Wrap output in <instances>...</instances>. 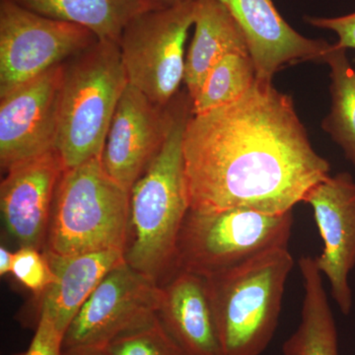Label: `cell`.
Masks as SVG:
<instances>
[{
	"label": "cell",
	"instance_id": "6da1fadb",
	"mask_svg": "<svg viewBox=\"0 0 355 355\" xmlns=\"http://www.w3.org/2000/svg\"><path fill=\"white\" fill-rule=\"evenodd\" d=\"M183 154L190 209L200 211L286 214L331 172L291 96L259 79L237 101L191 114Z\"/></svg>",
	"mask_w": 355,
	"mask_h": 355
},
{
	"label": "cell",
	"instance_id": "7a4b0ae2",
	"mask_svg": "<svg viewBox=\"0 0 355 355\" xmlns=\"http://www.w3.org/2000/svg\"><path fill=\"white\" fill-rule=\"evenodd\" d=\"M167 137L130 191L125 261L158 286L176 272L177 243L189 209L183 139L191 116L190 95L176 96Z\"/></svg>",
	"mask_w": 355,
	"mask_h": 355
},
{
	"label": "cell",
	"instance_id": "3957f363",
	"mask_svg": "<svg viewBox=\"0 0 355 355\" xmlns=\"http://www.w3.org/2000/svg\"><path fill=\"white\" fill-rule=\"evenodd\" d=\"M293 266L288 248H280L205 277L222 355H261L268 349Z\"/></svg>",
	"mask_w": 355,
	"mask_h": 355
},
{
	"label": "cell",
	"instance_id": "277c9868",
	"mask_svg": "<svg viewBox=\"0 0 355 355\" xmlns=\"http://www.w3.org/2000/svg\"><path fill=\"white\" fill-rule=\"evenodd\" d=\"M128 84L116 42L98 39L64 62L57 149L65 169L101 157Z\"/></svg>",
	"mask_w": 355,
	"mask_h": 355
},
{
	"label": "cell",
	"instance_id": "5b68a950",
	"mask_svg": "<svg viewBox=\"0 0 355 355\" xmlns=\"http://www.w3.org/2000/svg\"><path fill=\"white\" fill-rule=\"evenodd\" d=\"M130 191L110 176L101 157L65 169L58 182L44 251L70 257L125 251Z\"/></svg>",
	"mask_w": 355,
	"mask_h": 355
},
{
	"label": "cell",
	"instance_id": "8992f818",
	"mask_svg": "<svg viewBox=\"0 0 355 355\" xmlns=\"http://www.w3.org/2000/svg\"><path fill=\"white\" fill-rule=\"evenodd\" d=\"M292 226V211L189 209L178 238L176 272L209 277L270 250L288 248Z\"/></svg>",
	"mask_w": 355,
	"mask_h": 355
},
{
	"label": "cell",
	"instance_id": "52a82bcc",
	"mask_svg": "<svg viewBox=\"0 0 355 355\" xmlns=\"http://www.w3.org/2000/svg\"><path fill=\"white\" fill-rule=\"evenodd\" d=\"M195 11L196 0L146 11L125 26L119 41L128 83L159 107H167L184 83Z\"/></svg>",
	"mask_w": 355,
	"mask_h": 355
},
{
	"label": "cell",
	"instance_id": "ba28073f",
	"mask_svg": "<svg viewBox=\"0 0 355 355\" xmlns=\"http://www.w3.org/2000/svg\"><path fill=\"white\" fill-rule=\"evenodd\" d=\"M97 40L83 26L0 0V96L64 64Z\"/></svg>",
	"mask_w": 355,
	"mask_h": 355
},
{
	"label": "cell",
	"instance_id": "9c48e42d",
	"mask_svg": "<svg viewBox=\"0 0 355 355\" xmlns=\"http://www.w3.org/2000/svg\"><path fill=\"white\" fill-rule=\"evenodd\" d=\"M160 286L125 261L107 273L72 320L64 350L106 349L157 313Z\"/></svg>",
	"mask_w": 355,
	"mask_h": 355
},
{
	"label": "cell",
	"instance_id": "30bf717a",
	"mask_svg": "<svg viewBox=\"0 0 355 355\" xmlns=\"http://www.w3.org/2000/svg\"><path fill=\"white\" fill-rule=\"evenodd\" d=\"M64 64L0 96V167L57 149Z\"/></svg>",
	"mask_w": 355,
	"mask_h": 355
},
{
	"label": "cell",
	"instance_id": "8fae6325",
	"mask_svg": "<svg viewBox=\"0 0 355 355\" xmlns=\"http://www.w3.org/2000/svg\"><path fill=\"white\" fill-rule=\"evenodd\" d=\"M303 202L313 210L324 243L318 268L330 282L331 297L347 316L354 298L349 277L355 266V181L347 172L315 184Z\"/></svg>",
	"mask_w": 355,
	"mask_h": 355
},
{
	"label": "cell",
	"instance_id": "7c38bea8",
	"mask_svg": "<svg viewBox=\"0 0 355 355\" xmlns=\"http://www.w3.org/2000/svg\"><path fill=\"white\" fill-rule=\"evenodd\" d=\"M171 103L159 107L128 84L114 111L101 156L116 183L130 191L160 151L171 121Z\"/></svg>",
	"mask_w": 355,
	"mask_h": 355
},
{
	"label": "cell",
	"instance_id": "4fadbf2b",
	"mask_svg": "<svg viewBox=\"0 0 355 355\" xmlns=\"http://www.w3.org/2000/svg\"><path fill=\"white\" fill-rule=\"evenodd\" d=\"M65 166L58 149L13 166L0 184L7 234L21 247L44 251L58 182Z\"/></svg>",
	"mask_w": 355,
	"mask_h": 355
},
{
	"label": "cell",
	"instance_id": "5bb4252c",
	"mask_svg": "<svg viewBox=\"0 0 355 355\" xmlns=\"http://www.w3.org/2000/svg\"><path fill=\"white\" fill-rule=\"evenodd\" d=\"M244 35L257 79L272 83L282 67L296 62H324L333 44L306 38L282 18L272 0H219Z\"/></svg>",
	"mask_w": 355,
	"mask_h": 355
},
{
	"label": "cell",
	"instance_id": "9a60e30c",
	"mask_svg": "<svg viewBox=\"0 0 355 355\" xmlns=\"http://www.w3.org/2000/svg\"><path fill=\"white\" fill-rule=\"evenodd\" d=\"M157 317L187 355H222L207 279L177 270L160 284Z\"/></svg>",
	"mask_w": 355,
	"mask_h": 355
},
{
	"label": "cell",
	"instance_id": "2e32d148",
	"mask_svg": "<svg viewBox=\"0 0 355 355\" xmlns=\"http://www.w3.org/2000/svg\"><path fill=\"white\" fill-rule=\"evenodd\" d=\"M55 280L40 297L36 324L46 315L60 333L64 334L89 296L110 270L125 261L123 250L62 257L44 251Z\"/></svg>",
	"mask_w": 355,
	"mask_h": 355
},
{
	"label": "cell",
	"instance_id": "e0dca14e",
	"mask_svg": "<svg viewBox=\"0 0 355 355\" xmlns=\"http://www.w3.org/2000/svg\"><path fill=\"white\" fill-rule=\"evenodd\" d=\"M193 26L195 34L186 55L184 76L191 100L221 58L235 51L249 53L241 29L219 0H196Z\"/></svg>",
	"mask_w": 355,
	"mask_h": 355
},
{
	"label": "cell",
	"instance_id": "ac0fdd59",
	"mask_svg": "<svg viewBox=\"0 0 355 355\" xmlns=\"http://www.w3.org/2000/svg\"><path fill=\"white\" fill-rule=\"evenodd\" d=\"M28 10L51 19L83 26L99 40L119 44L121 34L137 16L161 8L153 0H12Z\"/></svg>",
	"mask_w": 355,
	"mask_h": 355
},
{
	"label": "cell",
	"instance_id": "d6986e66",
	"mask_svg": "<svg viewBox=\"0 0 355 355\" xmlns=\"http://www.w3.org/2000/svg\"><path fill=\"white\" fill-rule=\"evenodd\" d=\"M302 275L301 322L297 330L282 345L284 355H340L338 330L318 268L316 257L303 256L298 261Z\"/></svg>",
	"mask_w": 355,
	"mask_h": 355
},
{
	"label": "cell",
	"instance_id": "ffe728a7",
	"mask_svg": "<svg viewBox=\"0 0 355 355\" xmlns=\"http://www.w3.org/2000/svg\"><path fill=\"white\" fill-rule=\"evenodd\" d=\"M345 51L335 44L324 58V62L331 67L333 103L323 128L342 147L345 158L355 167V70Z\"/></svg>",
	"mask_w": 355,
	"mask_h": 355
},
{
	"label": "cell",
	"instance_id": "44dd1931",
	"mask_svg": "<svg viewBox=\"0 0 355 355\" xmlns=\"http://www.w3.org/2000/svg\"><path fill=\"white\" fill-rule=\"evenodd\" d=\"M257 80L256 67L248 51L224 55L207 76L191 100V114H198L234 103L246 94Z\"/></svg>",
	"mask_w": 355,
	"mask_h": 355
},
{
	"label": "cell",
	"instance_id": "7402d4cb",
	"mask_svg": "<svg viewBox=\"0 0 355 355\" xmlns=\"http://www.w3.org/2000/svg\"><path fill=\"white\" fill-rule=\"evenodd\" d=\"M106 349L110 355H187L166 331L157 314L116 336Z\"/></svg>",
	"mask_w": 355,
	"mask_h": 355
},
{
	"label": "cell",
	"instance_id": "603a6c76",
	"mask_svg": "<svg viewBox=\"0 0 355 355\" xmlns=\"http://www.w3.org/2000/svg\"><path fill=\"white\" fill-rule=\"evenodd\" d=\"M11 275L37 298L55 282V275L44 251L21 247L13 253Z\"/></svg>",
	"mask_w": 355,
	"mask_h": 355
},
{
	"label": "cell",
	"instance_id": "cb8c5ba5",
	"mask_svg": "<svg viewBox=\"0 0 355 355\" xmlns=\"http://www.w3.org/2000/svg\"><path fill=\"white\" fill-rule=\"evenodd\" d=\"M64 334L58 330L46 315L39 316L29 347L16 355H64Z\"/></svg>",
	"mask_w": 355,
	"mask_h": 355
},
{
	"label": "cell",
	"instance_id": "d4e9b609",
	"mask_svg": "<svg viewBox=\"0 0 355 355\" xmlns=\"http://www.w3.org/2000/svg\"><path fill=\"white\" fill-rule=\"evenodd\" d=\"M315 27L331 30L338 37V46L355 50V12L335 18H306Z\"/></svg>",
	"mask_w": 355,
	"mask_h": 355
},
{
	"label": "cell",
	"instance_id": "484cf974",
	"mask_svg": "<svg viewBox=\"0 0 355 355\" xmlns=\"http://www.w3.org/2000/svg\"><path fill=\"white\" fill-rule=\"evenodd\" d=\"M13 253H11L7 248L0 247V275H6L11 273L12 270Z\"/></svg>",
	"mask_w": 355,
	"mask_h": 355
},
{
	"label": "cell",
	"instance_id": "4316f807",
	"mask_svg": "<svg viewBox=\"0 0 355 355\" xmlns=\"http://www.w3.org/2000/svg\"><path fill=\"white\" fill-rule=\"evenodd\" d=\"M64 355H110L107 349H76L64 350Z\"/></svg>",
	"mask_w": 355,
	"mask_h": 355
},
{
	"label": "cell",
	"instance_id": "83f0119b",
	"mask_svg": "<svg viewBox=\"0 0 355 355\" xmlns=\"http://www.w3.org/2000/svg\"><path fill=\"white\" fill-rule=\"evenodd\" d=\"M162 7L172 6L175 4L182 3V2L189 1V0H153Z\"/></svg>",
	"mask_w": 355,
	"mask_h": 355
}]
</instances>
